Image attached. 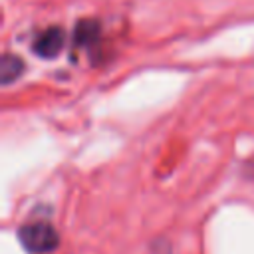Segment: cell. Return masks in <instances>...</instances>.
<instances>
[{"instance_id": "6da1fadb", "label": "cell", "mask_w": 254, "mask_h": 254, "mask_svg": "<svg viewBox=\"0 0 254 254\" xmlns=\"http://www.w3.org/2000/svg\"><path fill=\"white\" fill-rule=\"evenodd\" d=\"M18 240L30 254H50L60 246V234L48 220L22 224L18 228Z\"/></svg>"}, {"instance_id": "7a4b0ae2", "label": "cell", "mask_w": 254, "mask_h": 254, "mask_svg": "<svg viewBox=\"0 0 254 254\" xmlns=\"http://www.w3.org/2000/svg\"><path fill=\"white\" fill-rule=\"evenodd\" d=\"M64 42H65L64 30L60 26H50L36 34L32 42V52L42 60H54L64 50Z\"/></svg>"}, {"instance_id": "3957f363", "label": "cell", "mask_w": 254, "mask_h": 254, "mask_svg": "<svg viewBox=\"0 0 254 254\" xmlns=\"http://www.w3.org/2000/svg\"><path fill=\"white\" fill-rule=\"evenodd\" d=\"M101 40V26L97 20H79L73 28V44L75 48H95Z\"/></svg>"}, {"instance_id": "277c9868", "label": "cell", "mask_w": 254, "mask_h": 254, "mask_svg": "<svg viewBox=\"0 0 254 254\" xmlns=\"http://www.w3.org/2000/svg\"><path fill=\"white\" fill-rule=\"evenodd\" d=\"M26 69V64L20 56L16 54H4L0 60V83L2 85H10L14 83Z\"/></svg>"}]
</instances>
